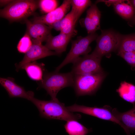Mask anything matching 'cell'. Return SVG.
<instances>
[{"label": "cell", "mask_w": 135, "mask_h": 135, "mask_svg": "<svg viewBox=\"0 0 135 135\" xmlns=\"http://www.w3.org/2000/svg\"><path fill=\"white\" fill-rule=\"evenodd\" d=\"M30 101L36 107L40 116L42 118L66 121L72 120H78L82 118L80 114H74L68 111L64 104L60 102L58 99L45 100L34 97Z\"/></svg>", "instance_id": "6da1fadb"}, {"label": "cell", "mask_w": 135, "mask_h": 135, "mask_svg": "<svg viewBox=\"0 0 135 135\" xmlns=\"http://www.w3.org/2000/svg\"><path fill=\"white\" fill-rule=\"evenodd\" d=\"M39 0H13L4 8L0 10V17L10 22L27 19L33 14L39 7Z\"/></svg>", "instance_id": "7a4b0ae2"}, {"label": "cell", "mask_w": 135, "mask_h": 135, "mask_svg": "<svg viewBox=\"0 0 135 135\" xmlns=\"http://www.w3.org/2000/svg\"><path fill=\"white\" fill-rule=\"evenodd\" d=\"M74 75L71 72L60 73L55 71L44 74L42 80L38 82L40 88H43L50 96L56 100L58 92L62 88L73 86Z\"/></svg>", "instance_id": "3957f363"}, {"label": "cell", "mask_w": 135, "mask_h": 135, "mask_svg": "<svg viewBox=\"0 0 135 135\" xmlns=\"http://www.w3.org/2000/svg\"><path fill=\"white\" fill-rule=\"evenodd\" d=\"M74 75L72 87L78 96L94 94L99 87L105 76L103 72L86 75Z\"/></svg>", "instance_id": "277c9868"}, {"label": "cell", "mask_w": 135, "mask_h": 135, "mask_svg": "<svg viewBox=\"0 0 135 135\" xmlns=\"http://www.w3.org/2000/svg\"><path fill=\"white\" fill-rule=\"evenodd\" d=\"M98 36L96 33L86 36H80L72 42L70 49L62 62L57 67L55 71L59 72L63 67L70 63H73L81 55L88 54L91 50L89 45Z\"/></svg>", "instance_id": "5b68a950"}, {"label": "cell", "mask_w": 135, "mask_h": 135, "mask_svg": "<svg viewBox=\"0 0 135 135\" xmlns=\"http://www.w3.org/2000/svg\"><path fill=\"white\" fill-rule=\"evenodd\" d=\"M122 35L112 30H101L96 40V45L92 53L102 58L104 56L118 50Z\"/></svg>", "instance_id": "8992f818"}, {"label": "cell", "mask_w": 135, "mask_h": 135, "mask_svg": "<svg viewBox=\"0 0 135 135\" xmlns=\"http://www.w3.org/2000/svg\"><path fill=\"white\" fill-rule=\"evenodd\" d=\"M66 107L68 110L72 112H81L117 123L123 128L127 135H129L130 134L124 125L113 114L111 108L109 106H106L103 108L90 107L74 104Z\"/></svg>", "instance_id": "52a82bcc"}, {"label": "cell", "mask_w": 135, "mask_h": 135, "mask_svg": "<svg viewBox=\"0 0 135 135\" xmlns=\"http://www.w3.org/2000/svg\"><path fill=\"white\" fill-rule=\"evenodd\" d=\"M101 58L92 53L80 57L73 64L71 72L74 75H86L103 72Z\"/></svg>", "instance_id": "ba28073f"}, {"label": "cell", "mask_w": 135, "mask_h": 135, "mask_svg": "<svg viewBox=\"0 0 135 135\" xmlns=\"http://www.w3.org/2000/svg\"><path fill=\"white\" fill-rule=\"evenodd\" d=\"M52 55H57L54 52L49 50L42 44L33 43L30 48L25 54L22 60L16 64V70L18 71L26 64L37 60Z\"/></svg>", "instance_id": "9c48e42d"}, {"label": "cell", "mask_w": 135, "mask_h": 135, "mask_svg": "<svg viewBox=\"0 0 135 135\" xmlns=\"http://www.w3.org/2000/svg\"><path fill=\"white\" fill-rule=\"evenodd\" d=\"M26 26V32L30 37L33 43L42 44L51 35L52 28L44 24L24 20Z\"/></svg>", "instance_id": "30bf717a"}, {"label": "cell", "mask_w": 135, "mask_h": 135, "mask_svg": "<svg viewBox=\"0 0 135 135\" xmlns=\"http://www.w3.org/2000/svg\"><path fill=\"white\" fill-rule=\"evenodd\" d=\"M71 0H64L62 4L52 11L40 16H36L32 22L50 26L54 23L61 20L66 16L71 6Z\"/></svg>", "instance_id": "8fae6325"}, {"label": "cell", "mask_w": 135, "mask_h": 135, "mask_svg": "<svg viewBox=\"0 0 135 135\" xmlns=\"http://www.w3.org/2000/svg\"><path fill=\"white\" fill-rule=\"evenodd\" d=\"M0 84L10 98H22L30 101L34 97L33 92L26 91L23 87L17 84L12 78H0Z\"/></svg>", "instance_id": "7c38bea8"}, {"label": "cell", "mask_w": 135, "mask_h": 135, "mask_svg": "<svg viewBox=\"0 0 135 135\" xmlns=\"http://www.w3.org/2000/svg\"><path fill=\"white\" fill-rule=\"evenodd\" d=\"M101 16V12L96 5L92 4L87 10L86 16L82 22L88 34L95 33L100 29Z\"/></svg>", "instance_id": "4fadbf2b"}, {"label": "cell", "mask_w": 135, "mask_h": 135, "mask_svg": "<svg viewBox=\"0 0 135 135\" xmlns=\"http://www.w3.org/2000/svg\"><path fill=\"white\" fill-rule=\"evenodd\" d=\"M74 36L60 32L55 36L51 34L46 41L45 46L50 50H54L57 56L60 55L66 51L68 43Z\"/></svg>", "instance_id": "5bb4252c"}, {"label": "cell", "mask_w": 135, "mask_h": 135, "mask_svg": "<svg viewBox=\"0 0 135 135\" xmlns=\"http://www.w3.org/2000/svg\"><path fill=\"white\" fill-rule=\"evenodd\" d=\"M111 110L114 116L124 125L130 132L135 130V106L123 112H120L116 108Z\"/></svg>", "instance_id": "9a60e30c"}, {"label": "cell", "mask_w": 135, "mask_h": 135, "mask_svg": "<svg viewBox=\"0 0 135 135\" xmlns=\"http://www.w3.org/2000/svg\"><path fill=\"white\" fill-rule=\"evenodd\" d=\"M44 65L36 61L29 63L24 66L22 69L24 70L30 79L38 81L42 79L44 74Z\"/></svg>", "instance_id": "2e32d148"}, {"label": "cell", "mask_w": 135, "mask_h": 135, "mask_svg": "<svg viewBox=\"0 0 135 135\" xmlns=\"http://www.w3.org/2000/svg\"><path fill=\"white\" fill-rule=\"evenodd\" d=\"M113 6L116 12L128 21L135 15V9L130 0H122Z\"/></svg>", "instance_id": "e0dca14e"}, {"label": "cell", "mask_w": 135, "mask_h": 135, "mask_svg": "<svg viewBox=\"0 0 135 135\" xmlns=\"http://www.w3.org/2000/svg\"><path fill=\"white\" fill-rule=\"evenodd\" d=\"M77 20L74 12L71 10L60 21V32L75 35L76 33L75 26Z\"/></svg>", "instance_id": "ac0fdd59"}, {"label": "cell", "mask_w": 135, "mask_h": 135, "mask_svg": "<svg viewBox=\"0 0 135 135\" xmlns=\"http://www.w3.org/2000/svg\"><path fill=\"white\" fill-rule=\"evenodd\" d=\"M120 96L133 105L135 103V86L125 81L122 82L116 90Z\"/></svg>", "instance_id": "d6986e66"}, {"label": "cell", "mask_w": 135, "mask_h": 135, "mask_svg": "<svg viewBox=\"0 0 135 135\" xmlns=\"http://www.w3.org/2000/svg\"><path fill=\"white\" fill-rule=\"evenodd\" d=\"M77 120H68L64 125L66 131L69 135H87L91 131V129L88 128Z\"/></svg>", "instance_id": "ffe728a7"}, {"label": "cell", "mask_w": 135, "mask_h": 135, "mask_svg": "<svg viewBox=\"0 0 135 135\" xmlns=\"http://www.w3.org/2000/svg\"><path fill=\"white\" fill-rule=\"evenodd\" d=\"M118 52H130L135 51V34L122 35Z\"/></svg>", "instance_id": "44dd1931"}, {"label": "cell", "mask_w": 135, "mask_h": 135, "mask_svg": "<svg viewBox=\"0 0 135 135\" xmlns=\"http://www.w3.org/2000/svg\"><path fill=\"white\" fill-rule=\"evenodd\" d=\"M72 10L74 12L77 20L85 10L92 4L89 0H71Z\"/></svg>", "instance_id": "7402d4cb"}, {"label": "cell", "mask_w": 135, "mask_h": 135, "mask_svg": "<svg viewBox=\"0 0 135 135\" xmlns=\"http://www.w3.org/2000/svg\"><path fill=\"white\" fill-rule=\"evenodd\" d=\"M58 1L56 0H40L39 1L38 6L40 11L46 14L58 8Z\"/></svg>", "instance_id": "603a6c76"}, {"label": "cell", "mask_w": 135, "mask_h": 135, "mask_svg": "<svg viewBox=\"0 0 135 135\" xmlns=\"http://www.w3.org/2000/svg\"><path fill=\"white\" fill-rule=\"evenodd\" d=\"M32 44L30 37L26 32L17 44V50L19 52L25 54L30 48Z\"/></svg>", "instance_id": "cb8c5ba5"}, {"label": "cell", "mask_w": 135, "mask_h": 135, "mask_svg": "<svg viewBox=\"0 0 135 135\" xmlns=\"http://www.w3.org/2000/svg\"><path fill=\"white\" fill-rule=\"evenodd\" d=\"M118 54L123 58L132 67L135 68V51L130 52H118Z\"/></svg>", "instance_id": "d4e9b609"}, {"label": "cell", "mask_w": 135, "mask_h": 135, "mask_svg": "<svg viewBox=\"0 0 135 135\" xmlns=\"http://www.w3.org/2000/svg\"><path fill=\"white\" fill-rule=\"evenodd\" d=\"M122 1V0H101L96 1V3L100 2L105 3L108 6H109L111 5H114Z\"/></svg>", "instance_id": "484cf974"}, {"label": "cell", "mask_w": 135, "mask_h": 135, "mask_svg": "<svg viewBox=\"0 0 135 135\" xmlns=\"http://www.w3.org/2000/svg\"><path fill=\"white\" fill-rule=\"evenodd\" d=\"M60 20L57 21L54 23L50 26L52 28H53L57 31H60Z\"/></svg>", "instance_id": "4316f807"}, {"label": "cell", "mask_w": 135, "mask_h": 135, "mask_svg": "<svg viewBox=\"0 0 135 135\" xmlns=\"http://www.w3.org/2000/svg\"><path fill=\"white\" fill-rule=\"evenodd\" d=\"M13 0H0V6H3L5 5L6 6L12 2Z\"/></svg>", "instance_id": "83f0119b"}, {"label": "cell", "mask_w": 135, "mask_h": 135, "mask_svg": "<svg viewBox=\"0 0 135 135\" xmlns=\"http://www.w3.org/2000/svg\"><path fill=\"white\" fill-rule=\"evenodd\" d=\"M128 24L131 26L135 25V15L128 21Z\"/></svg>", "instance_id": "f1b7e54d"}, {"label": "cell", "mask_w": 135, "mask_h": 135, "mask_svg": "<svg viewBox=\"0 0 135 135\" xmlns=\"http://www.w3.org/2000/svg\"><path fill=\"white\" fill-rule=\"evenodd\" d=\"M130 2L135 9V0H130Z\"/></svg>", "instance_id": "f546056e"}]
</instances>
